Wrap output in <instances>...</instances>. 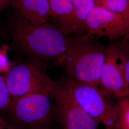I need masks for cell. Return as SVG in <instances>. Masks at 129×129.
Listing matches in <instances>:
<instances>
[{"instance_id":"cell-10","label":"cell","mask_w":129,"mask_h":129,"mask_svg":"<svg viewBox=\"0 0 129 129\" xmlns=\"http://www.w3.org/2000/svg\"><path fill=\"white\" fill-rule=\"evenodd\" d=\"M95 7V0H73L72 12L66 33L67 37L86 33L87 21Z\"/></svg>"},{"instance_id":"cell-6","label":"cell","mask_w":129,"mask_h":129,"mask_svg":"<svg viewBox=\"0 0 129 129\" xmlns=\"http://www.w3.org/2000/svg\"><path fill=\"white\" fill-rule=\"evenodd\" d=\"M69 80L74 99L83 110L99 124L103 125L105 129H114L115 120L114 104L100 88Z\"/></svg>"},{"instance_id":"cell-4","label":"cell","mask_w":129,"mask_h":129,"mask_svg":"<svg viewBox=\"0 0 129 129\" xmlns=\"http://www.w3.org/2000/svg\"><path fill=\"white\" fill-rule=\"evenodd\" d=\"M50 96L37 92L13 101L10 112L19 129H49L54 111Z\"/></svg>"},{"instance_id":"cell-12","label":"cell","mask_w":129,"mask_h":129,"mask_svg":"<svg viewBox=\"0 0 129 129\" xmlns=\"http://www.w3.org/2000/svg\"><path fill=\"white\" fill-rule=\"evenodd\" d=\"M115 120L114 129H129V100L123 98L114 103Z\"/></svg>"},{"instance_id":"cell-18","label":"cell","mask_w":129,"mask_h":129,"mask_svg":"<svg viewBox=\"0 0 129 129\" xmlns=\"http://www.w3.org/2000/svg\"><path fill=\"white\" fill-rule=\"evenodd\" d=\"M0 129H19L15 128H14L13 127L10 126L9 125L7 124V123H6L4 125L0 127Z\"/></svg>"},{"instance_id":"cell-15","label":"cell","mask_w":129,"mask_h":129,"mask_svg":"<svg viewBox=\"0 0 129 129\" xmlns=\"http://www.w3.org/2000/svg\"><path fill=\"white\" fill-rule=\"evenodd\" d=\"M122 56L125 73L129 87V32L117 43Z\"/></svg>"},{"instance_id":"cell-8","label":"cell","mask_w":129,"mask_h":129,"mask_svg":"<svg viewBox=\"0 0 129 129\" xmlns=\"http://www.w3.org/2000/svg\"><path fill=\"white\" fill-rule=\"evenodd\" d=\"M129 32V19L95 6L88 17L86 33L96 37H106L112 41Z\"/></svg>"},{"instance_id":"cell-3","label":"cell","mask_w":129,"mask_h":129,"mask_svg":"<svg viewBox=\"0 0 129 129\" xmlns=\"http://www.w3.org/2000/svg\"><path fill=\"white\" fill-rule=\"evenodd\" d=\"M39 60L22 62L11 67L5 80L12 100L37 92L51 91L55 81Z\"/></svg>"},{"instance_id":"cell-11","label":"cell","mask_w":129,"mask_h":129,"mask_svg":"<svg viewBox=\"0 0 129 129\" xmlns=\"http://www.w3.org/2000/svg\"><path fill=\"white\" fill-rule=\"evenodd\" d=\"M52 19L66 36L73 9V0H47Z\"/></svg>"},{"instance_id":"cell-5","label":"cell","mask_w":129,"mask_h":129,"mask_svg":"<svg viewBox=\"0 0 129 129\" xmlns=\"http://www.w3.org/2000/svg\"><path fill=\"white\" fill-rule=\"evenodd\" d=\"M50 95L63 129H98L99 124L83 110L73 96L69 79L55 82Z\"/></svg>"},{"instance_id":"cell-17","label":"cell","mask_w":129,"mask_h":129,"mask_svg":"<svg viewBox=\"0 0 129 129\" xmlns=\"http://www.w3.org/2000/svg\"><path fill=\"white\" fill-rule=\"evenodd\" d=\"M11 0H0V13L9 6Z\"/></svg>"},{"instance_id":"cell-19","label":"cell","mask_w":129,"mask_h":129,"mask_svg":"<svg viewBox=\"0 0 129 129\" xmlns=\"http://www.w3.org/2000/svg\"><path fill=\"white\" fill-rule=\"evenodd\" d=\"M5 123H6V122L4 121V120H3L2 118L0 116V126L5 125Z\"/></svg>"},{"instance_id":"cell-16","label":"cell","mask_w":129,"mask_h":129,"mask_svg":"<svg viewBox=\"0 0 129 129\" xmlns=\"http://www.w3.org/2000/svg\"><path fill=\"white\" fill-rule=\"evenodd\" d=\"M8 47L7 46H3L0 49V70L3 69H10L9 63L7 60V52Z\"/></svg>"},{"instance_id":"cell-14","label":"cell","mask_w":129,"mask_h":129,"mask_svg":"<svg viewBox=\"0 0 129 129\" xmlns=\"http://www.w3.org/2000/svg\"><path fill=\"white\" fill-rule=\"evenodd\" d=\"M13 105L11 94L4 77L0 75V110L10 112Z\"/></svg>"},{"instance_id":"cell-2","label":"cell","mask_w":129,"mask_h":129,"mask_svg":"<svg viewBox=\"0 0 129 129\" xmlns=\"http://www.w3.org/2000/svg\"><path fill=\"white\" fill-rule=\"evenodd\" d=\"M14 45L33 58L53 60L59 64L64 55L67 37L56 23L35 25L16 14L12 23Z\"/></svg>"},{"instance_id":"cell-9","label":"cell","mask_w":129,"mask_h":129,"mask_svg":"<svg viewBox=\"0 0 129 129\" xmlns=\"http://www.w3.org/2000/svg\"><path fill=\"white\" fill-rule=\"evenodd\" d=\"M10 6L16 14L33 24L46 23L51 19L47 0H11Z\"/></svg>"},{"instance_id":"cell-7","label":"cell","mask_w":129,"mask_h":129,"mask_svg":"<svg viewBox=\"0 0 129 129\" xmlns=\"http://www.w3.org/2000/svg\"><path fill=\"white\" fill-rule=\"evenodd\" d=\"M99 88L111 101L125 98L129 92L123 60L117 43L106 47Z\"/></svg>"},{"instance_id":"cell-13","label":"cell","mask_w":129,"mask_h":129,"mask_svg":"<svg viewBox=\"0 0 129 129\" xmlns=\"http://www.w3.org/2000/svg\"><path fill=\"white\" fill-rule=\"evenodd\" d=\"M95 6L129 19V0H95Z\"/></svg>"},{"instance_id":"cell-20","label":"cell","mask_w":129,"mask_h":129,"mask_svg":"<svg viewBox=\"0 0 129 129\" xmlns=\"http://www.w3.org/2000/svg\"><path fill=\"white\" fill-rule=\"evenodd\" d=\"M125 98H126L127 99H128V100H129V91L128 93H127V95H126V96L125 97Z\"/></svg>"},{"instance_id":"cell-1","label":"cell","mask_w":129,"mask_h":129,"mask_svg":"<svg viewBox=\"0 0 129 129\" xmlns=\"http://www.w3.org/2000/svg\"><path fill=\"white\" fill-rule=\"evenodd\" d=\"M106 47L98 38L87 33L67 37L64 55L58 64L68 79L99 87Z\"/></svg>"}]
</instances>
